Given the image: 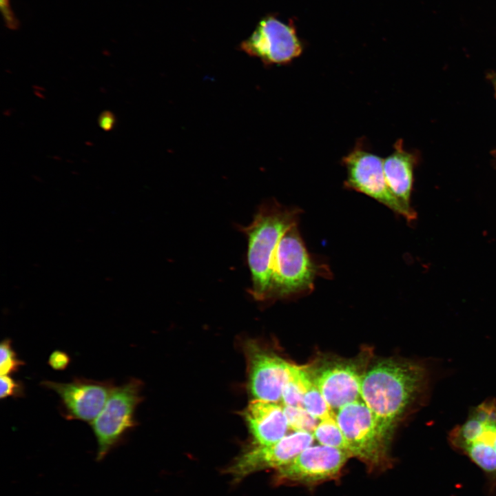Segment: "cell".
<instances>
[{"label": "cell", "mask_w": 496, "mask_h": 496, "mask_svg": "<svg viewBox=\"0 0 496 496\" xmlns=\"http://www.w3.org/2000/svg\"><path fill=\"white\" fill-rule=\"evenodd\" d=\"M427 383L426 369L411 361L384 359L366 371L361 398L387 440L404 413L424 392Z\"/></svg>", "instance_id": "obj_1"}, {"label": "cell", "mask_w": 496, "mask_h": 496, "mask_svg": "<svg viewBox=\"0 0 496 496\" xmlns=\"http://www.w3.org/2000/svg\"><path fill=\"white\" fill-rule=\"evenodd\" d=\"M298 210L281 206L275 200L261 204L251 223L239 229L247 239V264L251 287L249 293L258 301H267L271 277V262L284 234L297 224Z\"/></svg>", "instance_id": "obj_2"}, {"label": "cell", "mask_w": 496, "mask_h": 496, "mask_svg": "<svg viewBox=\"0 0 496 496\" xmlns=\"http://www.w3.org/2000/svg\"><path fill=\"white\" fill-rule=\"evenodd\" d=\"M453 450L484 473L490 495L496 494V400L488 398L470 409L462 424L448 435Z\"/></svg>", "instance_id": "obj_3"}, {"label": "cell", "mask_w": 496, "mask_h": 496, "mask_svg": "<svg viewBox=\"0 0 496 496\" xmlns=\"http://www.w3.org/2000/svg\"><path fill=\"white\" fill-rule=\"evenodd\" d=\"M319 271L294 225L282 236L274 252L267 300L309 291Z\"/></svg>", "instance_id": "obj_4"}, {"label": "cell", "mask_w": 496, "mask_h": 496, "mask_svg": "<svg viewBox=\"0 0 496 496\" xmlns=\"http://www.w3.org/2000/svg\"><path fill=\"white\" fill-rule=\"evenodd\" d=\"M140 381L114 386L103 409L90 424L96 437V459L102 460L136 425L134 412L141 401Z\"/></svg>", "instance_id": "obj_5"}, {"label": "cell", "mask_w": 496, "mask_h": 496, "mask_svg": "<svg viewBox=\"0 0 496 496\" xmlns=\"http://www.w3.org/2000/svg\"><path fill=\"white\" fill-rule=\"evenodd\" d=\"M352 457L370 468H380L388 459L387 440L378 430L373 416L362 399L349 403L335 413Z\"/></svg>", "instance_id": "obj_6"}, {"label": "cell", "mask_w": 496, "mask_h": 496, "mask_svg": "<svg viewBox=\"0 0 496 496\" xmlns=\"http://www.w3.org/2000/svg\"><path fill=\"white\" fill-rule=\"evenodd\" d=\"M347 170L345 186L364 194L386 206L408 220L416 216L408 212L389 189L386 181L383 159L367 149L362 142L342 159Z\"/></svg>", "instance_id": "obj_7"}, {"label": "cell", "mask_w": 496, "mask_h": 496, "mask_svg": "<svg viewBox=\"0 0 496 496\" xmlns=\"http://www.w3.org/2000/svg\"><path fill=\"white\" fill-rule=\"evenodd\" d=\"M239 48L266 66L291 63L303 50L293 25L271 14L259 21L252 34L241 42Z\"/></svg>", "instance_id": "obj_8"}, {"label": "cell", "mask_w": 496, "mask_h": 496, "mask_svg": "<svg viewBox=\"0 0 496 496\" xmlns=\"http://www.w3.org/2000/svg\"><path fill=\"white\" fill-rule=\"evenodd\" d=\"M365 358L333 361L308 371L333 411L361 398Z\"/></svg>", "instance_id": "obj_9"}, {"label": "cell", "mask_w": 496, "mask_h": 496, "mask_svg": "<svg viewBox=\"0 0 496 496\" xmlns=\"http://www.w3.org/2000/svg\"><path fill=\"white\" fill-rule=\"evenodd\" d=\"M41 384L58 394L61 414L67 420H79L90 424L100 413L114 388L112 380L79 378L68 383L44 380Z\"/></svg>", "instance_id": "obj_10"}, {"label": "cell", "mask_w": 496, "mask_h": 496, "mask_svg": "<svg viewBox=\"0 0 496 496\" xmlns=\"http://www.w3.org/2000/svg\"><path fill=\"white\" fill-rule=\"evenodd\" d=\"M351 457L348 452L336 448L310 446L278 469L277 477L280 481L316 484L335 479Z\"/></svg>", "instance_id": "obj_11"}, {"label": "cell", "mask_w": 496, "mask_h": 496, "mask_svg": "<svg viewBox=\"0 0 496 496\" xmlns=\"http://www.w3.org/2000/svg\"><path fill=\"white\" fill-rule=\"evenodd\" d=\"M312 433L294 431L278 442L268 446L254 445L243 453L229 468L234 479L266 468L277 470L288 464L299 453L311 446Z\"/></svg>", "instance_id": "obj_12"}, {"label": "cell", "mask_w": 496, "mask_h": 496, "mask_svg": "<svg viewBox=\"0 0 496 496\" xmlns=\"http://www.w3.org/2000/svg\"><path fill=\"white\" fill-rule=\"evenodd\" d=\"M246 349L251 395L256 400L281 403L291 363L255 343Z\"/></svg>", "instance_id": "obj_13"}, {"label": "cell", "mask_w": 496, "mask_h": 496, "mask_svg": "<svg viewBox=\"0 0 496 496\" xmlns=\"http://www.w3.org/2000/svg\"><path fill=\"white\" fill-rule=\"evenodd\" d=\"M244 417L257 446L273 444L289 430L281 403L254 399L245 410Z\"/></svg>", "instance_id": "obj_14"}, {"label": "cell", "mask_w": 496, "mask_h": 496, "mask_svg": "<svg viewBox=\"0 0 496 496\" xmlns=\"http://www.w3.org/2000/svg\"><path fill=\"white\" fill-rule=\"evenodd\" d=\"M415 160L413 154L404 149L402 140L395 143L393 152L383 159L384 173L389 189L401 205L415 216L416 214L410 200Z\"/></svg>", "instance_id": "obj_15"}, {"label": "cell", "mask_w": 496, "mask_h": 496, "mask_svg": "<svg viewBox=\"0 0 496 496\" xmlns=\"http://www.w3.org/2000/svg\"><path fill=\"white\" fill-rule=\"evenodd\" d=\"M308 375L307 368L291 363L282 390V405L304 408L303 398Z\"/></svg>", "instance_id": "obj_16"}, {"label": "cell", "mask_w": 496, "mask_h": 496, "mask_svg": "<svg viewBox=\"0 0 496 496\" xmlns=\"http://www.w3.org/2000/svg\"><path fill=\"white\" fill-rule=\"evenodd\" d=\"M313 435L314 439L321 445L336 448L350 453L347 443L336 421L335 416L319 421Z\"/></svg>", "instance_id": "obj_17"}, {"label": "cell", "mask_w": 496, "mask_h": 496, "mask_svg": "<svg viewBox=\"0 0 496 496\" xmlns=\"http://www.w3.org/2000/svg\"><path fill=\"white\" fill-rule=\"evenodd\" d=\"M303 406L319 421L335 416V413L329 407L322 393L313 382L309 373L306 382Z\"/></svg>", "instance_id": "obj_18"}, {"label": "cell", "mask_w": 496, "mask_h": 496, "mask_svg": "<svg viewBox=\"0 0 496 496\" xmlns=\"http://www.w3.org/2000/svg\"><path fill=\"white\" fill-rule=\"evenodd\" d=\"M289 429L313 434L319 420L304 408L283 405Z\"/></svg>", "instance_id": "obj_19"}, {"label": "cell", "mask_w": 496, "mask_h": 496, "mask_svg": "<svg viewBox=\"0 0 496 496\" xmlns=\"http://www.w3.org/2000/svg\"><path fill=\"white\" fill-rule=\"evenodd\" d=\"M0 373L1 375H9L17 372L24 362L19 359L12 347L9 338L3 340L0 344Z\"/></svg>", "instance_id": "obj_20"}, {"label": "cell", "mask_w": 496, "mask_h": 496, "mask_svg": "<svg viewBox=\"0 0 496 496\" xmlns=\"http://www.w3.org/2000/svg\"><path fill=\"white\" fill-rule=\"evenodd\" d=\"M0 398L9 397H19L24 394V386L19 380H15L9 375H1Z\"/></svg>", "instance_id": "obj_21"}, {"label": "cell", "mask_w": 496, "mask_h": 496, "mask_svg": "<svg viewBox=\"0 0 496 496\" xmlns=\"http://www.w3.org/2000/svg\"><path fill=\"white\" fill-rule=\"evenodd\" d=\"M70 362V358L64 351L56 350L53 351L48 359V364L54 370H65Z\"/></svg>", "instance_id": "obj_22"}, {"label": "cell", "mask_w": 496, "mask_h": 496, "mask_svg": "<svg viewBox=\"0 0 496 496\" xmlns=\"http://www.w3.org/2000/svg\"><path fill=\"white\" fill-rule=\"evenodd\" d=\"M0 8L6 26L12 30L17 28L19 21L12 12L10 0H0Z\"/></svg>", "instance_id": "obj_23"}, {"label": "cell", "mask_w": 496, "mask_h": 496, "mask_svg": "<svg viewBox=\"0 0 496 496\" xmlns=\"http://www.w3.org/2000/svg\"><path fill=\"white\" fill-rule=\"evenodd\" d=\"M115 117L110 111L103 112L99 117V125L105 131L111 130L114 126Z\"/></svg>", "instance_id": "obj_24"}, {"label": "cell", "mask_w": 496, "mask_h": 496, "mask_svg": "<svg viewBox=\"0 0 496 496\" xmlns=\"http://www.w3.org/2000/svg\"><path fill=\"white\" fill-rule=\"evenodd\" d=\"M494 85H495V91H496V75L494 78Z\"/></svg>", "instance_id": "obj_25"}]
</instances>
